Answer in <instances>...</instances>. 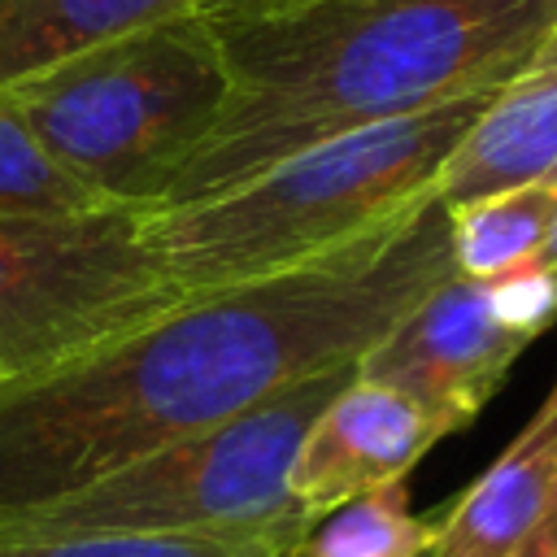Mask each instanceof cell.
<instances>
[{
    "instance_id": "obj_12",
    "label": "cell",
    "mask_w": 557,
    "mask_h": 557,
    "mask_svg": "<svg viewBox=\"0 0 557 557\" xmlns=\"http://www.w3.org/2000/svg\"><path fill=\"white\" fill-rule=\"evenodd\" d=\"M557 218V183L513 187L461 209H448L453 270L466 278H505L531 265Z\"/></svg>"
},
{
    "instance_id": "obj_19",
    "label": "cell",
    "mask_w": 557,
    "mask_h": 557,
    "mask_svg": "<svg viewBox=\"0 0 557 557\" xmlns=\"http://www.w3.org/2000/svg\"><path fill=\"white\" fill-rule=\"evenodd\" d=\"M200 4H213V0H200Z\"/></svg>"
},
{
    "instance_id": "obj_5",
    "label": "cell",
    "mask_w": 557,
    "mask_h": 557,
    "mask_svg": "<svg viewBox=\"0 0 557 557\" xmlns=\"http://www.w3.org/2000/svg\"><path fill=\"white\" fill-rule=\"evenodd\" d=\"M352 374L357 361L305 379L231 422L161 444L74 492L9 513L0 518V540L187 535L309 513L287 487L292 461L309 422Z\"/></svg>"
},
{
    "instance_id": "obj_1",
    "label": "cell",
    "mask_w": 557,
    "mask_h": 557,
    "mask_svg": "<svg viewBox=\"0 0 557 557\" xmlns=\"http://www.w3.org/2000/svg\"><path fill=\"white\" fill-rule=\"evenodd\" d=\"M453 274L448 209L431 191L318 261L191 296L57 370L4 383L0 518L361 361Z\"/></svg>"
},
{
    "instance_id": "obj_16",
    "label": "cell",
    "mask_w": 557,
    "mask_h": 557,
    "mask_svg": "<svg viewBox=\"0 0 557 557\" xmlns=\"http://www.w3.org/2000/svg\"><path fill=\"white\" fill-rule=\"evenodd\" d=\"M505 557H557V505L527 531V540H518Z\"/></svg>"
},
{
    "instance_id": "obj_9",
    "label": "cell",
    "mask_w": 557,
    "mask_h": 557,
    "mask_svg": "<svg viewBox=\"0 0 557 557\" xmlns=\"http://www.w3.org/2000/svg\"><path fill=\"white\" fill-rule=\"evenodd\" d=\"M557 183V35L492 91L435 178V200L461 209L513 187Z\"/></svg>"
},
{
    "instance_id": "obj_3",
    "label": "cell",
    "mask_w": 557,
    "mask_h": 557,
    "mask_svg": "<svg viewBox=\"0 0 557 557\" xmlns=\"http://www.w3.org/2000/svg\"><path fill=\"white\" fill-rule=\"evenodd\" d=\"M492 91L313 144L218 196L144 213V239L191 300L318 261L435 191Z\"/></svg>"
},
{
    "instance_id": "obj_11",
    "label": "cell",
    "mask_w": 557,
    "mask_h": 557,
    "mask_svg": "<svg viewBox=\"0 0 557 557\" xmlns=\"http://www.w3.org/2000/svg\"><path fill=\"white\" fill-rule=\"evenodd\" d=\"M196 9L200 0H0V91Z\"/></svg>"
},
{
    "instance_id": "obj_13",
    "label": "cell",
    "mask_w": 557,
    "mask_h": 557,
    "mask_svg": "<svg viewBox=\"0 0 557 557\" xmlns=\"http://www.w3.org/2000/svg\"><path fill=\"white\" fill-rule=\"evenodd\" d=\"M318 518L187 531V535H70V540H0V557H296Z\"/></svg>"
},
{
    "instance_id": "obj_6",
    "label": "cell",
    "mask_w": 557,
    "mask_h": 557,
    "mask_svg": "<svg viewBox=\"0 0 557 557\" xmlns=\"http://www.w3.org/2000/svg\"><path fill=\"white\" fill-rule=\"evenodd\" d=\"M144 213L96 205L0 218V387L57 370L187 300L148 248Z\"/></svg>"
},
{
    "instance_id": "obj_10",
    "label": "cell",
    "mask_w": 557,
    "mask_h": 557,
    "mask_svg": "<svg viewBox=\"0 0 557 557\" xmlns=\"http://www.w3.org/2000/svg\"><path fill=\"white\" fill-rule=\"evenodd\" d=\"M557 505V379L505 453L431 518L422 557H505Z\"/></svg>"
},
{
    "instance_id": "obj_4",
    "label": "cell",
    "mask_w": 557,
    "mask_h": 557,
    "mask_svg": "<svg viewBox=\"0 0 557 557\" xmlns=\"http://www.w3.org/2000/svg\"><path fill=\"white\" fill-rule=\"evenodd\" d=\"M0 100L104 205L157 209L226 104V65L196 9L109 39Z\"/></svg>"
},
{
    "instance_id": "obj_14",
    "label": "cell",
    "mask_w": 557,
    "mask_h": 557,
    "mask_svg": "<svg viewBox=\"0 0 557 557\" xmlns=\"http://www.w3.org/2000/svg\"><path fill=\"white\" fill-rule=\"evenodd\" d=\"M431 544V518L413 513L405 479L379 483L335 509H326L296 557H422Z\"/></svg>"
},
{
    "instance_id": "obj_2",
    "label": "cell",
    "mask_w": 557,
    "mask_h": 557,
    "mask_svg": "<svg viewBox=\"0 0 557 557\" xmlns=\"http://www.w3.org/2000/svg\"><path fill=\"white\" fill-rule=\"evenodd\" d=\"M226 104L157 209L218 196L313 144L496 91L553 35L557 0H213Z\"/></svg>"
},
{
    "instance_id": "obj_15",
    "label": "cell",
    "mask_w": 557,
    "mask_h": 557,
    "mask_svg": "<svg viewBox=\"0 0 557 557\" xmlns=\"http://www.w3.org/2000/svg\"><path fill=\"white\" fill-rule=\"evenodd\" d=\"M104 205L87 183H78L35 131L0 100V218L35 213H78Z\"/></svg>"
},
{
    "instance_id": "obj_17",
    "label": "cell",
    "mask_w": 557,
    "mask_h": 557,
    "mask_svg": "<svg viewBox=\"0 0 557 557\" xmlns=\"http://www.w3.org/2000/svg\"><path fill=\"white\" fill-rule=\"evenodd\" d=\"M535 265L557 283V218H553V231H548V239H544V248H540V257H535Z\"/></svg>"
},
{
    "instance_id": "obj_18",
    "label": "cell",
    "mask_w": 557,
    "mask_h": 557,
    "mask_svg": "<svg viewBox=\"0 0 557 557\" xmlns=\"http://www.w3.org/2000/svg\"><path fill=\"white\" fill-rule=\"evenodd\" d=\"M553 35H557V22H553Z\"/></svg>"
},
{
    "instance_id": "obj_8",
    "label": "cell",
    "mask_w": 557,
    "mask_h": 557,
    "mask_svg": "<svg viewBox=\"0 0 557 557\" xmlns=\"http://www.w3.org/2000/svg\"><path fill=\"white\" fill-rule=\"evenodd\" d=\"M435 440L444 431L405 392L352 374L309 422L287 487L300 509L322 518L379 483L405 479Z\"/></svg>"
},
{
    "instance_id": "obj_7",
    "label": "cell",
    "mask_w": 557,
    "mask_h": 557,
    "mask_svg": "<svg viewBox=\"0 0 557 557\" xmlns=\"http://www.w3.org/2000/svg\"><path fill=\"white\" fill-rule=\"evenodd\" d=\"M527 348L531 335L505 318L492 278L453 274L357 361V374L405 392L453 435L483 413Z\"/></svg>"
}]
</instances>
